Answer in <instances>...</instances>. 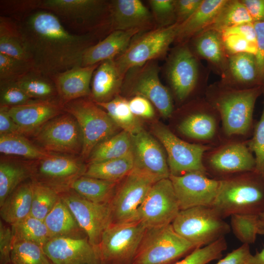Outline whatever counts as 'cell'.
<instances>
[{
    "mask_svg": "<svg viewBox=\"0 0 264 264\" xmlns=\"http://www.w3.org/2000/svg\"><path fill=\"white\" fill-rule=\"evenodd\" d=\"M15 21L33 69L50 77L81 66L85 51L97 43L93 36L70 33L45 10H35Z\"/></svg>",
    "mask_w": 264,
    "mask_h": 264,
    "instance_id": "obj_1",
    "label": "cell"
},
{
    "mask_svg": "<svg viewBox=\"0 0 264 264\" xmlns=\"http://www.w3.org/2000/svg\"><path fill=\"white\" fill-rule=\"evenodd\" d=\"M263 87L239 89L218 81L207 87L204 98L218 113L225 135L244 136L248 133L255 103Z\"/></svg>",
    "mask_w": 264,
    "mask_h": 264,
    "instance_id": "obj_2",
    "label": "cell"
},
{
    "mask_svg": "<svg viewBox=\"0 0 264 264\" xmlns=\"http://www.w3.org/2000/svg\"><path fill=\"white\" fill-rule=\"evenodd\" d=\"M212 206L222 219L264 212V176L255 171L222 177Z\"/></svg>",
    "mask_w": 264,
    "mask_h": 264,
    "instance_id": "obj_3",
    "label": "cell"
},
{
    "mask_svg": "<svg viewBox=\"0 0 264 264\" xmlns=\"http://www.w3.org/2000/svg\"><path fill=\"white\" fill-rule=\"evenodd\" d=\"M39 9L54 14L65 28L78 35L97 38L111 31L109 1L104 0H40Z\"/></svg>",
    "mask_w": 264,
    "mask_h": 264,
    "instance_id": "obj_4",
    "label": "cell"
},
{
    "mask_svg": "<svg viewBox=\"0 0 264 264\" xmlns=\"http://www.w3.org/2000/svg\"><path fill=\"white\" fill-rule=\"evenodd\" d=\"M196 248L172 224L146 228L132 264H173Z\"/></svg>",
    "mask_w": 264,
    "mask_h": 264,
    "instance_id": "obj_5",
    "label": "cell"
},
{
    "mask_svg": "<svg viewBox=\"0 0 264 264\" xmlns=\"http://www.w3.org/2000/svg\"><path fill=\"white\" fill-rule=\"evenodd\" d=\"M63 107L64 111L73 116L80 126L83 141L80 157L85 161L97 145L117 133L120 129L89 97L71 101Z\"/></svg>",
    "mask_w": 264,
    "mask_h": 264,
    "instance_id": "obj_6",
    "label": "cell"
},
{
    "mask_svg": "<svg viewBox=\"0 0 264 264\" xmlns=\"http://www.w3.org/2000/svg\"><path fill=\"white\" fill-rule=\"evenodd\" d=\"M176 45L168 58L166 74L176 98L183 102L198 87H204L209 70L192 52L188 43Z\"/></svg>",
    "mask_w": 264,
    "mask_h": 264,
    "instance_id": "obj_7",
    "label": "cell"
},
{
    "mask_svg": "<svg viewBox=\"0 0 264 264\" xmlns=\"http://www.w3.org/2000/svg\"><path fill=\"white\" fill-rule=\"evenodd\" d=\"M171 224L177 234L197 248L224 237L231 230L230 225L209 206L180 210Z\"/></svg>",
    "mask_w": 264,
    "mask_h": 264,
    "instance_id": "obj_8",
    "label": "cell"
},
{
    "mask_svg": "<svg viewBox=\"0 0 264 264\" xmlns=\"http://www.w3.org/2000/svg\"><path fill=\"white\" fill-rule=\"evenodd\" d=\"M178 25L157 27L134 38L127 48L114 59L120 73L125 76L130 69L165 56L175 42Z\"/></svg>",
    "mask_w": 264,
    "mask_h": 264,
    "instance_id": "obj_9",
    "label": "cell"
},
{
    "mask_svg": "<svg viewBox=\"0 0 264 264\" xmlns=\"http://www.w3.org/2000/svg\"><path fill=\"white\" fill-rule=\"evenodd\" d=\"M146 226L139 220L112 222L98 246L102 264H132Z\"/></svg>",
    "mask_w": 264,
    "mask_h": 264,
    "instance_id": "obj_10",
    "label": "cell"
},
{
    "mask_svg": "<svg viewBox=\"0 0 264 264\" xmlns=\"http://www.w3.org/2000/svg\"><path fill=\"white\" fill-rule=\"evenodd\" d=\"M87 167L80 156L51 153L32 161L31 178L60 194L70 189L72 183L85 175Z\"/></svg>",
    "mask_w": 264,
    "mask_h": 264,
    "instance_id": "obj_11",
    "label": "cell"
},
{
    "mask_svg": "<svg viewBox=\"0 0 264 264\" xmlns=\"http://www.w3.org/2000/svg\"><path fill=\"white\" fill-rule=\"evenodd\" d=\"M32 137L35 144L49 153L80 156L82 151L80 126L75 117L65 111L49 120Z\"/></svg>",
    "mask_w": 264,
    "mask_h": 264,
    "instance_id": "obj_12",
    "label": "cell"
},
{
    "mask_svg": "<svg viewBox=\"0 0 264 264\" xmlns=\"http://www.w3.org/2000/svg\"><path fill=\"white\" fill-rule=\"evenodd\" d=\"M153 132L166 152L170 175L179 176L191 172L207 175L203 157L210 146L186 142L162 124L154 125Z\"/></svg>",
    "mask_w": 264,
    "mask_h": 264,
    "instance_id": "obj_13",
    "label": "cell"
},
{
    "mask_svg": "<svg viewBox=\"0 0 264 264\" xmlns=\"http://www.w3.org/2000/svg\"><path fill=\"white\" fill-rule=\"evenodd\" d=\"M159 71L155 60L133 67L125 74L122 88L134 96L147 98L163 117L168 118L173 112V99L169 90L160 80Z\"/></svg>",
    "mask_w": 264,
    "mask_h": 264,
    "instance_id": "obj_14",
    "label": "cell"
},
{
    "mask_svg": "<svg viewBox=\"0 0 264 264\" xmlns=\"http://www.w3.org/2000/svg\"><path fill=\"white\" fill-rule=\"evenodd\" d=\"M178 202L169 178L155 182L137 210L134 220L146 228L171 224L180 212Z\"/></svg>",
    "mask_w": 264,
    "mask_h": 264,
    "instance_id": "obj_15",
    "label": "cell"
},
{
    "mask_svg": "<svg viewBox=\"0 0 264 264\" xmlns=\"http://www.w3.org/2000/svg\"><path fill=\"white\" fill-rule=\"evenodd\" d=\"M93 245L98 247L103 233L112 223L110 204L90 201L69 189L59 194Z\"/></svg>",
    "mask_w": 264,
    "mask_h": 264,
    "instance_id": "obj_16",
    "label": "cell"
},
{
    "mask_svg": "<svg viewBox=\"0 0 264 264\" xmlns=\"http://www.w3.org/2000/svg\"><path fill=\"white\" fill-rule=\"evenodd\" d=\"M155 182L147 175L133 170L121 180L110 203L112 222L134 220L137 209Z\"/></svg>",
    "mask_w": 264,
    "mask_h": 264,
    "instance_id": "obj_17",
    "label": "cell"
},
{
    "mask_svg": "<svg viewBox=\"0 0 264 264\" xmlns=\"http://www.w3.org/2000/svg\"><path fill=\"white\" fill-rule=\"evenodd\" d=\"M180 210L203 206L211 207L217 197L220 180L200 172L169 176Z\"/></svg>",
    "mask_w": 264,
    "mask_h": 264,
    "instance_id": "obj_18",
    "label": "cell"
},
{
    "mask_svg": "<svg viewBox=\"0 0 264 264\" xmlns=\"http://www.w3.org/2000/svg\"><path fill=\"white\" fill-rule=\"evenodd\" d=\"M132 139L133 170L147 175L156 182L169 178L167 156L158 142L144 129L132 134Z\"/></svg>",
    "mask_w": 264,
    "mask_h": 264,
    "instance_id": "obj_19",
    "label": "cell"
},
{
    "mask_svg": "<svg viewBox=\"0 0 264 264\" xmlns=\"http://www.w3.org/2000/svg\"><path fill=\"white\" fill-rule=\"evenodd\" d=\"M43 248L53 264H102L98 247L88 237L51 238Z\"/></svg>",
    "mask_w": 264,
    "mask_h": 264,
    "instance_id": "obj_20",
    "label": "cell"
},
{
    "mask_svg": "<svg viewBox=\"0 0 264 264\" xmlns=\"http://www.w3.org/2000/svg\"><path fill=\"white\" fill-rule=\"evenodd\" d=\"M207 162L210 169L222 177L256 168L255 156L247 144L238 141L226 143L211 152Z\"/></svg>",
    "mask_w": 264,
    "mask_h": 264,
    "instance_id": "obj_21",
    "label": "cell"
},
{
    "mask_svg": "<svg viewBox=\"0 0 264 264\" xmlns=\"http://www.w3.org/2000/svg\"><path fill=\"white\" fill-rule=\"evenodd\" d=\"M59 100H33L20 106L9 107V113L22 134L32 137L46 122L63 113Z\"/></svg>",
    "mask_w": 264,
    "mask_h": 264,
    "instance_id": "obj_22",
    "label": "cell"
},
{
    "mask_svg": "<svg viewBox=\"0 0 264 264\" xmlns=\"http://www.w3.org/2000/svg\"><path fill=\"white\" fill-rule=\"evenodd\" d=\"M111 32L113 30H152L155 23L152 12L139 0L109 1Z\"/></svg>",
    "mask_w": 264,
    "mask_h": 264,
    "instance_id": "obj_23",
    "label": "cell"
},
{
    "mask_svg": "<svg viewBox=\"0 0 264 264\" xmlns=\"http://www.w3.org/2000/svg\"><path fill=\"white\" fill-rule=\"evenodd\" d=\"M219 117L217 111L203 98L196 103V109L179 123L177 129L188 138L203 142L211 141L218 132Z\"/></svg>",
    "mask_w": 264,
    "mask_h": 264,
    "instance_id": "obj_24",
    "label": "cell"
},
{
    "mask_svg": "<svg viewBox=\"0 0 264 264\" xmlns=\"http://www.w3.org/2000/svg\"><path fill=\"white\" fill-rule=\"evenodd\" d=\"M100 63L88 66H77L51 76L61 104L84 97H90V85Z\"/></svg>",
    "mask_w": 264,
    "mask_h": 264,
    "instance_id": "obj_25",
    "label": "cell"
},
{
    "mask_svg": "<svg viewBox=\"0 0 264 264\" xmlns=\"http://www.w3.org/2000/svg\"><path fill=\"white\" fill-rule=\"evenodd\" d=\"M220 81L223 84L239 89L264 86L255 54L243 53L228 57L226 69Z\"/></svg>",
    "mask_w": 264,
    "mask_h": 264,
    "instance_id": "obj_26",
    "label": "cell"
},
{
    "mask_svg": "<svg viewBox=\"0 0 264 264\" xmlns=\"http://www.w3.org/2000/svg\"><path fill=\"white\" fill-rule=\"evenodd\" d=\"M194 54L200 60H204L212 69L221 77L227 64V55L221 33L208 28L194 36L188 42Z\"/></svg>",
    "mask_w": 264,
    "mask_h": 264,
    "instance_id": "obj_27",
    "label": "cell"
},
{
    "mask_svg": "<svg viewBox=\"0 0 264 264\" xmlns=\"http://www.w3.org/2000/svg\"><path fill=\"white\" fill-rule=\"evenodd\" d=\"M140 32L138 29L112 31L107 37L85 51L81 66L93 65L105 60L114 59L127 48L135 35Z\"/></svg>",
    "mask_w": 264,
    "mask_h": 264,
    "instance_id": "obj_28",
    "label": "cell"
},
{
    "mask_svg": "<svg viewBox=\"0 0 264 264\" xmlns=\"http://www.w3.org/2000/svg\"><path fill=\"white\" fill-rule=\"evenodd\" d=\"M124 78L114 59L100 62L93 74L89 98L96 103L110 101L119 95Z\"/></svg>",
    "mask_w": 264,
    "mask_h": 264,
    "instance_id": "obj_29",
    "label": "cell"
},
{
    "mask_svg": "<svg viewBox=\"0 0 264 264\" xmlns=\"http://www.w3.org/2000/svg\"><path fill=\"white\" fill-rule=\"evenodd\" d=\"M227 0H203L196 12L179 24L175 40L176 44L188 43L194 36L208 28Z\"/></svg>",
    "mask_w": 264,
    "mask_h": 264,
    "instance_id": "obj_30",
    "label": "cell"
},
{
    "mask_svg": "<svg viewBox=\"0 0 264 264\" xmlns=\"http://www.w3.org/2000/svg\"><path fill=\"white\" fill-rule=\"evenodd\" d=\"M44 222L50 239L67 238L82 239L88 237L74 215L60 198L53 208L46 216Z\"/></svg>",
    "mask_w": 264,
    "mask_h": 264,
    "instance_id": "obj_31",
    "label": "cell"
},
{
    "mask_svg": "<svg viewBox=\"0 0 264 264\" xmlns=\"http://www.w3.org/2000/svg\"><path fill=\"white\" fill-rule=\"evenodd\" d=\"M34 183L29 178L16 188L0 206L1 219L11 225L30 214Z\"/></svg>",
    "mask_w": 264,
    "mask_h": 264,
    "instance_id": "obj_32",
    "label": "cell"
},
{
    "mask_svg": "<svg viewBox=\"0 0 264 264\" xmlns=\"http://www.w3.org/2000/svg\"><path fill=\"white\" fill-rule=\"evenodd\" d=\"M0 158V206L19 185L31 178L33 160L9 156Z\"/></svg>",
    "mask_w": 264,
    "mask_h": 264,
    "instance_id": "obj_33",
    "label": "cell"
},
{
    "mask_svg": "<svg viewBox=\"0 0 264 264\" xmlns=\"http://www.w3.org/2000/svg\"><path fill=\"white\" fill-rule=\"evenodd\" d=\"M132 152V134L122 131L101 142L91 151L87 164L121 158Z\"/></svg>",
    "mask_w": 264,
    "mask_h": 264,
    "instance_id": "obj_34",
    "label": "cell"
},
{
    "mask_svg": "<svg viewBox=\"0 0 264 264\" xmlns=\"http://www.w3.org/2000/svg\"><path fill=\"white\" fill-rule=\"evenodd\" d=\"M119 182L83 176L72 183L70 189L92 202L110 204Z\"/></svg>",
    "mask_w": 264,
    "mask_h": 264,
    "instance_id": "obj_35",
    "label": "cell"
},
{
    "mask_svg": "<svg viewBox=\"0 0 264 264\" xmlns=\"http://www.w3.org/2000/svg\"><path fill=\"white\" fill-rule=\"evenodd\" d=\"M0 152L5 156L36 160L50 155L22 134L0 135Z\"/></svg>",
    "mask_w": 264,
    "mask_h": 264,
    "instance_id": "obj_36",
    "label": "cell"
},
{
    "mask_svg": "<svg viewBox=\"0 0 264 264\" xmlns=\"http://www.w3.org/2000/svg\"><path fill=\"white\" fill-rule=\"evenodd\" d=\"M133 167L134 158L132 152L121 158L88 164L84 176L120 182L132 171Z\"/></svg>",
    "mask_w": 264,
    "mask_h": 264,
    "instance_id": "obj_37",
    "label": "cell"
},
{
    "mask_svg": "<svg viewBox=\"0 0 264 264\" xmlns=\"http://www.w3.org/2000/svg\"><path fill=\"white\" fill-rule=\"evenodd\" d=\"M0 53L30 63L17 22L4 16H0Z\"/></svg>",
    "mask_w": 264,
    "mask_h": 264,
    "instance_id": "obj_38",
    "label": "cell"
},
{
    "mask_svg": "<svg viewBox=\"0 0 264 264\" xmlns=\"http://www.w3.org/2000/svg\"><path fill=\"white\" fill-rule=\"evenodd\" d=\"M96 104L105 110L123 131L132 135L143 129L138 118L132 112L129 102L125 98L118 95L110 101Z\"/></svg>",
    "mask_w": 264,
    "mask_h": 264,
    "instance_id": "obj_39",
    "label": "cell"
},
{
    "mask_svg": "<svg viewBox=\"0 0 264 264\" xmlns=\"http://www.w3.org/2000/svg\"><path fill=\"white\" fill-rule=\"evenodd\" d=\"M16 81L32 99L59 100L55 84L50 76L33 69Z\"/></svg>",
    "mask_w": 264,
    "mask_h": 264,
    "instance_id": "obj_40",
    "label": "cell"
},
{
    "mask_svg": "<svg viewBox=\"0 0 264 264\" xmlns=\"http://www.w3.org/2000/svg\"><path fill=\"white\" fill-rule=\"evenodd\" d=\"M250 22H253V20L241 0H227L208 28L221 32L225 29Z\"/></svg>",
    "mask_w": 264,
    "mask_h": 264,
    "instance_id": "obj_41",
    "label": "cell"
},
{
    "mask_svg": "<svg viewBox=\"0 0 264 264\" xmlns=\"http://www.w3.org/2000/svg\"><path fill=\"white\" fill-rule=\"evenodd\" d=\"M13 242L29 241L42 246L50 239L44 220L29 215L11 225Z\"/></svg>",
    "mask_w": 264,
    "mask_h": 264,
    "instance_id": "obj_42",
    "label": "cell"
},
{
    "mask_svg": "<svg viewBox=\"0 0 264 264\" xmlns=\"http://www.w3.org/2000/svg\"><path fill=\"white\" fill-rule=\"evenodd\" d=\"M230 217V227L235 237L242 244L254 243L257 236L261 235L259 215L234 214Z\"/></svg>",
    "mask_w": 264,
    "mask_h": 264,
    "instance_id": "obj_43",
    "label": "cell"
},
{
    "mask_svg": "<svg viewBox=\"0 0 264 264\" xmlns=\"http://www.w3.org/2000/svg\"><path fill=\"white\" fill-rule=\"evenodd\" d=\"M11 260L13 264H53L43 246L29 241L13 242Z\"/></svg>",
    "mask_w": 264,
    "mask_h": 264,
    "instance_id": "obj_44",
    "label": "cell"
},
{
    "mask_svg": "<svg viewBox=\"0 0 264 264\" xmlns=\"http://www.w3.org/2000/svg\"><path fill=\"white\" fill-rule=\"evenodd\" d=\"M33 181V191L30 215L44 220L60 198L53 190Z\"/></svg>",
    "mask_w": 264,
    "mask_h": 264,
    "instance_id": "obj_45",
    "label": "cell"
},
{
    "mask_svg": "<svg viewBox=\"0 0 264 264\" xmlns=\"http://www.w3.org/2000/svg\"><path fill=\"white\" fill-rule=\"evenodd\" d=\"M227 248L224 237L203 247L197 248L180 261L173 264H207L220 258Z\"/></svg>",
    "mask_w": 264,
    "mask_h": 264,
    "instance_id": "obj_46",
    "label": "cell"
},
{
    "mask_svg": "<svg viewBox=\"0 0 264 264\" xmlns=\"http://www.w3.org/2000/svg\"><path fill=\"white\" fill-rule=\"evenodd\" d=\"M33 69L28 62L0 53V81H17Z\"/></svg>",
    "mask_w": 264,
    "mask_h": 264,
    "instance_id": "obj_47",
    "label": "cell"
},
{
    "mask_svg": "<svg viewBox=\"0 0 264 264\" xmlns=\"http://www.w3.org/2000/svg\"><path fill=\"white\" fill-rule=\"evenodd\" d=\"M263 109L261 117L256 124L252 137L246 144L256 160L255 171L264 176V86Z\"/></svg>",
    "mask_w": 264,
    "mask_h": 264,
    "instance_id": "obj_48",
    "label": "cell"
},
{
    "mask_svg": "<svg viewBox=\"0 0 264 264\" xmlns=\"http://www.w3.org/2000/svg\"><path fill=\"white\" fill-rule=\"evenodd\" d=\"M33 100L21 88L16 81H0V106H17Z\"/></svg>",
    "mask_w": 264,
    "mask_h": 264,
    "instance_id": "obj_49",
    "label": "cell"
},
{
    "mask_svg": "<svg viewBox=\"0 0 264 264\" xmlns=\"http://www.w3.org/2000/svg\"><path fill=\"white\" fill-rule=\"evenodd\" d=\"M40 0H0V16L18 21L27 14L39 9Z\"/></svg>",
    "mask_w": 264,
    "mask_h": 264,
    "instance_id": "obj_50",
    "label": "cell"
},
{
    "mask_svg": "<svg viewBox=\"0 0 264 264\" xmlns=\"http://www.w3.org/2000/svg\"><path fill=\"white\" fill-rule=\"evenodd\" d=\"M148 2L158 27H167L176 23L175 0H150Z\"/></svg>",
    "mask_w": 264,
    "mask_h": 264,
    "instance_id": "obj_51",
    "label": "cell"
},
{
    "mask_svg": "<svg viewBox=\"0 0 264 264\" xmlns=\"http://www.w3.org/2000/svg\"><path fill=\"white\" fill-rule=\"evenodd\" d=\"M225 51L228 55L248 53L256 54V44L246 39L235 34L222 35Z\"/></svg>",
    "mask_w": 264,
    "mask_h": 264,
    "instance_id": "obj_52",
    "label": "cell"
},
{
    "mask_svg": "<svg viewBox=\"0 0 264 264\" xmlns=\"http://www.w3.org/2000/svg\"><path fill=\"white\" fill-rule=\"evenodd\" d=\"M13 244L11 225L0 219V264H10L11 263V254Z\"/></svg>",
    "mask_w": 264,
    "mask_h": 264,
    "instance_id": "obj_53",
    "label": "cell"
},
{
    "mask_svg": "<svg viewBox=\"0 0 264 264\" xmlns=\"http://www.w3.org/2000/svg\"><path fill=\"white\" fill-rule=\"evenodd\" d=\"M132 112L137 117L150 119L154 116L152 103L145 97L135 95L128 101Z\"/></svg>",
    "mask_w": 264,
    "mask_h": 264,
    "instance_id": "obj_54",
    "label": "cell"
},
{
    "mask_svg": "<svg viewBox=\"0 0 264 264\" xmlns=\"http://www.w3.org/2000/svg\"><path fill=\"white\" fill-rule=\"evenodd\" d=\"M203 0H175L176 23L180 24L198 9Z\"/></svg>",
    "mask_w": 264,
    "mask_h": 264,
    "instance_id": "obj_55",
    "label": "cell"
},
{
    "mask_svg": "<svg viewBox=\"0 0 264 264\" xmlns=\"http://www.w3.org/2000/svg\"><path fill=\"white\" fill-rule=\"evenodd\" d=\"M250 245L242 244L233 250L216 264H250L253 257Z\"/></svg>",
    "mask_w": 264,
    "mask_h": 264,
    "instance_id": "obj_56",
    "label": "cell"
},
{
    "mask_svg": "<svg viewBox=\"0 0 264 264\" xmlns=\"http://www.w3.org/2000/svg\"><path fill=\"white\" fill-rule=\"evenodd\" d=\"M253 24L256 34L255 56L259 74L264 84V22H253Z\"/></svg>",
    "mask_w": 264,
    "mask_h": 264,
    "instance_id": "obj_57",
    "label": "cell"
},
{
    "mask_svg": "<svg viewBox=\"0 0 264 264\" xmlns=\"http://www.w3.org/2000/svg\"><path fill=\"white\" fill-rule=\"evenodd\" d=\"M8 106H0V135L22 134L20 129L9 113Z\"/></svg>",
    "mask_w": 264,
    "mask_h": 264,
    "instance_id": "obj_58",
    "label": "cell"
},
{
    "mask_svg": "<svg viewBox=\"0 0 264 264\" xmlns=\"http://www.w3.org/2000/svg\"><path fill=\"white\" fill-rule=\"evenodd\" d=\"M220 33L222 35H237L256 44V34L253 22L243 23L231 27Z\"/></svg>",
    "mask_w": 264,
    "mask_h": 264,
    "instance_id": "obj_59",
    "label": "cell"
},
{
    "mask_svg": "<svg viewBox=\"0 0 264 264\" xmlns=\"http://www.w3.org/2000/svg\"><path fill=\"white\" fill-rule=\"evenodd\" d=\"M253 22H264V0H241Z\"/></svg>",
    "mask_w": 264,
    "mask_h": 264,
    "instance_id": "obj_60",
    "label": "cell"
},
{
    "mask_svg": "<svg viewBox=\"0 0 264 264\" xmlns=\"http://www.w3.org/2000/svg\"><path fill=\"white\" fill-rule=\"evenodd\" d=\"M250 264H264V246L261 251L253 255Z\"/></svg>",
    "mask_w": 264,
    "mask_h": 264,
    "instance_id": "obj_61",
    "label": "cell"
},
{
    "mask_svg": "<svg viewBox=\"0 0 264 264\" xmlns=\"http://www.w3.org/2000/svg\"><path fill=\"white\" fill-rule=\"evenodd\" d=\"M261 225V235H264V212L259 215Z\"/></svg>",
    "mask_w": 264,
    "mask_h": 264,
    "instance_id": "obj_62",
    "label": "cell"
},
{
    "mask_svg": "<svg viewBox=\"0 0 264 264\" xmlns=\"http://www.w3.org/2000/svg\"><path fill=\"white\" fill-rule=\"evenodd\" d=\"M10 264H13L11 263H10Z\"/></svg>",
    "mask_w": 264,
    "mask_h": 264,
    "instance_id": "obj_63",
    "label": "cell"
}]
</instances>
